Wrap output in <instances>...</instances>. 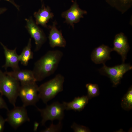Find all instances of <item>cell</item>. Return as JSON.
I'll return each mask as SVG.
<instances>
[{"label": "cell", "mask_w": 132, "mask_h": 132, "mask_svg": "<svg viewBox=\"0 0 132 132\" xmlns=\"http://www.w3.org/2000/svg\"><path fill=\"white\" fill-rule=\"evenodd\" d=\"M63 55L60 50H49L36 62L32 71L36 81H41L53 74Z\"/></svg>", "instance_id": "1"}, {"label": "cell", "mask_w": 132, "mask_h": 132, "mask_svg": "<svg viewBox=\"0 0 132 132\" xmlns=\"http://www.w3.org/2000/svg\"><path fill=\"white\" fill-rule=\"evenodd\" d=\"M64 77L62 75H57L53 78L41 85L38 87L40 99L46 104L63 89Z\"/></svg>", "instance_id": "2"}, {"label": "cell", "mask_w": 132, "mask_h": 132, "mask_svg": "<svg viewBox=\"0 0 132 132\" xmlns=\"http://www.w3.org/2000/svg\"><path fill=\"white\" fill-rule=\"evenodd\" d=\"M20 86L19 81L0 70V93L5 96L14 107L16 106Z\"/></svg>", "instance_id": "3"}, {"label": "cell", "mask_w": 132, "mask_h": 132, "mask_svg": "<svg viewBox=\"0 0 132 132\" xmlns=\"http://www.w3.org/2000/svg\"><path fill=\"white\" fill-rule=\"evenodd\" d=\"M37 110L40 112L42 119L41 122L42 125H44L46 122L48 120L52 122L55 120L59 121L63 119L65 110L64 104L56 101L51 104L47 105L44 108L40 109L36 107Z\"/></svg>", "instance_id": "4"}, {"label": "cell", "mask_w": 132, "mask_h": 132, "mask_svg": "<svg viewBox=\"0 0 132 132\" xmlns=\"http://www.w3.org/2000/svg\"><path fill=\"white\" fill-rule=\"evenodd\" d=\"M38 87L36 82L20 85L18 96L23 103V106L25 107L29 106H36V104L40 99Z\"/></svg>", "instance_id": "5"}, {"label": "cell", "mask_w": 132, "mask_h": 132, "mask_svg": "<svg viewBox=\"0 0 132 132\" xmlns=\"http://www.w3.org/2000/svg\"><path fill=\"white\" fill-rule=\"evenodd\" d=\"M25 107H14L12 109L7 111L6 121L14 129H16L25 122L30 121Z\"/></svg>", "instance_id": "6"}, {"label": "cell", "mask_w": 132, "mask_h": 132, "mask_svg": "<svg viewBox=\"0 0 132 132\" xmlns=\"http://www.w3.org/2000/svg\"><path fill=\"white\" fill-rule=\"evenodd\" d=\"M101 68L99 72L102 74L107 75L110 78L114 86H116L120 82L124 74L132 68L131 66L129 64H122L115 66L109 67L104 64Z\"/></svg>", "instance_id": "7"}, {"label": "cell", "mask_w": 132, "mask_h": 132, "mask_svg": "<svg viewBox=\"0 0 132 132\" xmlns=\"http://www.w3.org/2000/svg\"><path fill=\"white\" fill-rule=\"evenodd\" d=\"M26 27L31 37L35 41V52L38 51L47 40L46 36L43 31L35 22L32 17L25 19Z\"/></svg>", "instance_id": "8"}, {"label": "cell", "mask_w": 132, "mask_h": 132, "mask_svg": "<svg viewBox=\"0 0 132 132\" xmlns=\"http://www.w3.org/2000/svg\"><path fill=\"white\" fill-rule=\"evenodd\" d=\"M87 13L86 11L79 8L75 0L69 9L62 13L61 16L65 19L64 22L69 24L74 28V24L78 23L81 18L83 17V15Z\"/></svg>", "instance_id": "9"}, {"label": "cell", "mask_w": 132, "mask_h": 132, "mask_svg": "<svg viewBox=\"0 0 132 132\" xmlns=\"http://www.w3.org/2000/svg\"><path fill=\"white\" fill-rule=\"evenodd\" d=\"M0 44L4 49L5 57V63L2 66V67L6 70L8 67H11L13 71L20 69L19 64L20 62L19 55L16 52L17 48L11 50L8 49L0 41Z\"/></svg>", "instance_id": "10"}, {"label": "cell", "mask_w": 132, "mask_h": 132, "mask_svg": "<svg viewBox=\"0 0 132 132\" xmlns=\"http://www.w3.org/2000/svg\"><path fill=\"white\" fill-rule=\"evenodd\" d=\"M113 44V51H116L121 55L123 63H124L126 58V55L129 47L127 38L123 33H121L115 35Z\"/></svg>", "instance_id": "11"}, {"label": "cell", "mask_w": 132, "mask_h": 132, "mask_svg": "<svg viewBox=\"0 0 132 132\" xmlns=\"http://www.w3.org/2000/svg\"><path fill=\"white\" fill-rule=\"evenodd\" d=\"M56 24V22L55 21L50 26L48 36L49 44L52 48L57 47H65L66 45V40L63 37L61 31L57 29Z\"/></svg>", "instance_id": "12"}, {"label": "cell", "mask_w": 132, "mask_h": 132, "mask_svg": "<svg viewBox=\"0 0 132 132\" xmlns=\"http://www.w3.org/2000/svg\"><path fill=\"white\" fill-rule=\"evenodd\" d=\"M113 51L112 48L102 44L95 48L92 51L91 55L92 60L96 64L102 63L111 58L110 55Z\"/></svg>", "instance_id": "13"}, {"label": "cell", "mask_w": 132, "mask_h": 132, "mask_svg": "<svg viewBox=\"0 0 132 132\" xmlns=\"http://www.w3.org/2000/svg\"><path fill=\"white\" fill-rule=\"evenodd\" d=\"M6 74L13 77L20 83V85L27 84L36 82L32 71L21 70L4 72Z\"/></svg>", "instance_id": "14"}, {"label": "cell", "mask_w": 132, "mask_h": 132, "mask_svg": "<svg viewBox=\"0 0 132 132\" xmlns=\"http://www.w3.org/2000/svg\"><path fill=\"white\" fill-rule=\"evenodd\" d=\"M33 16L37 25H40L46 28L47 27V23L50 20L53 18L54 15L51 12L49 7L46 6L44 4H43L41 8L38 11L34 13Z\"/></svg>", "instance_id": "15"}, {"label": "cell", "mask_w": 132, "mask_h": 132, "mask_svg": "<svg viewBox=\"0 0 132 132\" xmlns=\"http://www.w3.org/2000/svg\"><path fill=\"white\" fill-rule=\"evenodd\" d=\"M89 99L87 96L76 97L72 101L69 102H63L65 110H73L80 112L84 108L88 103Z\"/></svg>", "instance_id": "16"}, {"label": "cell", "mask_w": 132, "mask_h": 132, "mask_svg": "<svg viewBox=\"0 0 132 132\" xmlns=\"http://www.w3.org/2000/svg\"><path fill=\"white\" fill-rule=\"evenodd\" d=\"M111 7L123 14L132 5V0H105Z\"/></svg>", "instance_id": "17"}, {"label": "cell", "mask_w": 132, "mask_h": 132, "mask_svg": "<svg viewBox=\"0 0 132 132\" xmlns=\"http://www.w3.org/2000/svg\"><path fill=\"white\" fill-rule=\"evenodd\" d=\"M31 39L30 38L27 45L23 48L20 55H19L20 62L24 66H27L29 61L33 58V54L31 50Z\"/></svg>", "instance_id": "18"}, {"label": "cell", "mask_w": 132, "mask_h": 132, "mask_svg": "<svg viewBox=\"0 0 132 132\" xmlns=\"http://www.w3.org/2000/svg\"><path fill=\"white\" fill-rule=\"evenodd\" d=\"M121 105L124 110H129L132 108V88L131 86L121 100Z\"/></svg>", "instance_id": "19"}, {"label": "cell", "mask_w": 132, "mask_h": 132, "mask_svg": "<svg viewBox=\"0 0 132 132\" xmlns=\"http://www.w3.org/2000/svg\"><path fill=\"white\" fill-rule=\"evenodd\" d=\"M86 87L87 91V96L89 99L97 96L99 95V88L97 84L88 83L86 85Z\"/></svg>", "instance_id": "20"}, {"label": "cell", "mask_w": 132, "mask_h": 132, "mask_svg": "<svg viewBox=\"0 0 132 132\" xmlns=\"http://www.w3.org/2000/svg\"><path fill=\"white\" fill-rule=\"evenodd\" d=\"M62 124L61 121H59L57 124H54L52 122L50 126L44 130L40 131L41 132H60L62 128Z\"/></svg>", "instance_id": "21"}, {"label": "cell", "mask_w": 132, "mask_h": 132, "mask_svg": "<svg viewBox=\"0 0 132 132\" xmlns=\"http://www.w3.org/2000/svg\"><path fill=\"white\" fill-rule=\"evenodd\" d=\"M75 132H89L90 130L87 127L79 125L74 122L71 126Z\"/></svg>", "instance_id": "22"}, {"label": "cell", "mask_w": 132, "mask_h": 132, "mask_svg": "<svg viewBox=\"0 0 132 132\" xmlns=\"http://www.w3.org/2000/svg\"><path fill=\"white\" fill-rule=\"evenodd\" d=\"M6 109L7 111L9 110L6 103L0 95V109Z\"/></svg>", "instance_id": "23"}, {"label": "cell", "mask_w": 132, "mask_h": 132, "mask_svg": "<svg viewBox=\"0 0 132 132\" xmlns=\"http://www.w3.org/2000/svg\"><path fill=\"white\" fill-rule=\"evenodd\" d=\"M6 120L0 115V132H3L4 128V125Z\"/></svg>", "instance_id": "24"}, {"label": "cell", "mask_w": 132, "mask_h": 132, "mask_svg": "<svg viewBox=\"0 0 132 132\" xmlns=\"http://www.w3.org/2000/svg\"><path fill=\"white\" fill-rule=\"evenodd\" d=\"M7 1L9 2L10 3L13 4L14 6H15L17 9L19 10H20V7L18 5L16 4L14 1V0H4Z\"/></svg>", "instance_id": "25"}, {"label": "cell", "mask_w": 132, "mask_h": 132, "mask_svg": "<svg viewBox=\"0 0 132 132\" xmlns=\"http://www.w3.org/2000/svg\"><path fill=\"white\" fill-rule=\"evenodd\" d=\"M39 125V123L36 121H35L33 125V131L35 132L37 131L38 127Z\"/></svg>", "instance_id": "26"}, {"label": "cell", "mask_w": 132, "mask_h": 132, "mask_svg": "<svg viewBox=\"0 0 132 132\" xmlns=\"http://www.w3.org/2000/svg\"><path fill=\"white\" fill-rule=\"evenodd\" d=\"M7 10L5 8H0V15L5 11Z\"/></svg>", "instance_id": "27"}, {"label": "cell", "mask_w": 132, "mask_h": 132, "mask_svg": "<svg viewBox=\"0 0 132 132\" xmlns=\"http://www.w3.org/2000/svg\"><path fill=\"white\" fill-rule=\"evenodd\" d=\"M41 0V1L42 2L43 0Z\"/></svg>", "instance_id": "28"}]
</instances>
